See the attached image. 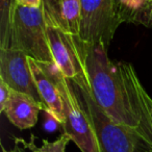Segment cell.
<instances>
[{"label": "cell", "mask_w": 152, "mask_h": 152, "mask_svg": "<svg viewBox=\"0 0 152 152\" xmlns=\"http://www.w3.org/2000/svg\"><path fill=\"white\" fill-rule=\"evenodd\" d=\"M46 24L78 36L80 22L79 0H42Z\"/></svg>", "instance_id": "obj_9"}, {"label": "cell", "mask_w": 152, "mask_h": 152, "mask_svg": "<svg viewBox=\"0 0 152 152\" xmlns=\"http://www.w3.org/2000/svg\"><path fill=\"white\" fill-rule=\"evenodd\" d=\"M125 88L137 117L143 116L152 127V98L137 77L134 68L128 63H118Z\"/></svg>", "instance_id": "obj_11"}, {"label": "cell", "mask_w": 152, "mask_h": 152, "mask_svg": "<svg viewBox=\"0 0 152 152\" xmlns=\"http://www.w3.org/2000/svg\"><path fill=\"white\" fill-rule=\"evenodd\" d=\"M15 0H0V49L9 48Z\"/></svg>", "instance_id": "obj_13"}, {"label": "cell", "mask_w": 152, "mask_h": 152, "mask_svg": "<svg viewBox=\"0 0 152 152\" xmlns=\"http://www.w3.org/2000/svg\"><path fill=\"white\" fill-rule=\"evenodd\" d=\"M118 1H120V0H117V2H118Z\"/></svg>", "instance_id": "obj_17"}, {"label": "cell", "mask_w": 152, "mask_h": 152, "mask_svg": "<svg viewBox=\"0 0 152 152\" xmlns=\"http://www.w3.org/2000/svg\"><path fill=\"white\" fill-rule=\"evenodd\" d=\"M12 89L4 83L0 79V112L2 113L3 108H4L5 104L7 103L11 96Z\"/></svg>", "instance_id": "obj_14"}, {"label": "cell", "mask_w": 152, "mask_h": 152, "mask_svg": "<svg viewBox=\"0 0 152 152\" xmlns=\"http://www.w3.org/2000/svg\"><path fill=\"white\" fill-rule=\"evenodd\" d=\"M15 2L21 7H32V9L42 7V0H15Z\"/></svg>", "instance_id": "obj_15"}, {"label": "cell", "mask_w": 152, "mask_h": 152, "mask_svg": "<svg viewBox=\"0 0 152 152\" xmlns=\"http://www.w3.org/2000/svg\"><path fill=\"white\" fill-rule=\"evenodd\" d=\"M43 110V105L26 94L12 90L11 96L3 108L7 118L17 128L29 129L38 122L39 113Z\"/></svg>", "instance_id": "obj_10"}, {"label": "cell", "mask_w": 152, "mask_h": 152, "mask_svg": "<svg viewBox=\"0 0 152 152\" xmlns=\"http://www.w3.org/2000/svg\"><path fill=\"white\" fill-rule=\"evenodd\" d=\"M76 97L93 127L99 152H139L140 140L127 127L115 122L95 101L89 81L70 80Z\"/></svg>", "instance_id": "obj_2"}, {"label": "cell", "mask_w": 152, "mask_h": 152, "mask_svg": "<svg viewBox=\"0 0 152 152\" xmlns=\"http://www.w3.org/2000/svg\"><path fill=\"white\" fill-rule=\"evenodd\" d=\"M53 73L63 98L65 122L61 126L64 133L75 143L81 152H99L90 119L81 107L70 81L61 74L56 65Z\"/></svg>", "instance_id": "obj_5"}, {"label": "cell", "mask_w": 152, "mask_h": 152, "mask_svg": "<svg viewBox=\"0 0 152 152\" xmlns=\"http://www.w3.org/2000/svg\"><path fill=\"white\" fill-rule=\"evenodd\" d=\"M2 150H3V152H23L21 149H20V147L18 146V144H16V146L12 150H7L4 147H2Z\"/></svg>", "instance_id": "obj_16"}, {"label": "cell", "mask_w": 152, "mask_h": 152, "mask_svg": "<svg viewBox=\"0 0 152 152\" xmlns=\"http://www.w3.org/2000/svg\"><path fill=\"white\" fill-rule=\"evenodd\" d=\"M47 37L54 64L70 80H88L85 67V44L78 36L47 24Z\"/></svg>", "instance_id": "obj_6"}, {"label": "cell", "mask_w": 152, "mask_h": 152, "mask_svg": "<svg viewBox=\"0 0 152 152\" xmlns=\"http://www.w3.org/2000/svg\"><path fill=\"white\" fill-rule=\"evenodd\" d=\"M151 17H152V15H151Z\"/></svg>", "instance_id": "obj_18"}, {"label": "cell", "mask_w": 152, "mask_h": 152, "mask_svg": "<svg viewBox=\"0 0 152 152\" xmlns=\"http://www.w3.org/2000/svg\"><path fill=\"white\" fill-rule=\"evenodd\" d=\"M34 140H36V137L31 134L29 142H25L22 139H15V141L16 143H21L24 146V148L30 150L31 152H66V147L71 141V139L67 134L63 133L58 139L53 142L43 140L42 146L38 147L34 143Z\"/></svg>", "instance_id": "obj_12"}, {"label": "cell", "mask_w": 152, "mask_h": 152, "mask_svg": "<svg viewBox=\"0 0 152 152\" xmlns=\"http://www.w3.org/2000/svg\"><path fill=\"white\" fill-rule=\"evenodd\" d=\"M9 48L22 51L40 63H54L48 43L43 7L32 9L15 3Z\"/></svg>", "instance_id": "obj_3"}, {"label": "cell", "mask_w": 152, "mask_h": 152, "mask_svg": "<svg viewBox=\"0 0 152 152\" xmlns=\"http://www.w3.org/2000/svg\"><path fill=\"white\" fill-rule=\"evenodd\" d=\"M83 55L95 101L115 122L132 130L140 140V119L132 107L118 63L108 58L107 47L102 43L85 44Z\"/></svg>", "instance_id": "obj_1"}, {"label": "cell", "mask_w": 152, "mask_h": 152, "mask_svg": "<svg viewBox=\"0 0 152 152\" xmlns=\"http://www.w3.org/2000/svg\"><path fill=\"white\" fill-rule=\"evenodd\" d=\"M79 39L87 45L112 42L121 22L117 0H79Z\"/></svg>", "instance_id": "obj_4"}, {"label": "cell", "mask_w": 152, "mask_h": 152, "mask_svg": "<svg viewBox=\"0 0 152 152\" xmlns=\"http://www.w3.org/2000/svg\"><path fill=\"white\" fill-rule=\"evenodd\" d=\"M0 79L12 90L26 94L42 104L28 56L24 52L10 48L0 49Z\"/></svg>", "instance_id": "obj_7"}, {"label": "cell", "mask_w": 152, "mask_h": 152, "mask_svg": "<svg viewBox=\"0 0 152 152\" xmlns=\"http://www.w3.org/2000/svg\"><path fill=\"white\" fill-rule=\"evenodd\" d=\"M30 69L42 101L43 110L61 125L65 122L64 103L53 69L54 63H40L28 56Z\"/></svg>", "instance_id": "obj_8"}]
</instances>
